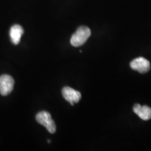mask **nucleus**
Instances as JSON below:
<instances>
[{"mask_svg":"<svg viewBox=\"0 0 151 151\" xmlns=\"http://www.w3.org/2000/svg\"><path fill=\"white\" fill-rule=\"evenodd\" d=\"M62 93L65 100H67L72 106L75 103H78L81 99V92L70 87H65L62 90Z\"/></svg>","mask_w":151,"mask_h":151,"instance_id":"5","label":"nucleus"},{"mask_svg":"<svg viewBox=\"0 0 151 151\" xmlns=\"http://www.w3.org/2000/svg\"><path fill=\"white\" fill-rule=\"evenodd\" d=\"M133 111L143 120L151 119V108L148 106H141L139 104H136L133 107Z\"/></svg>","mask_w":151,"mask_h":151,"instance_id":"6","label":"nucleus"},{"mask_svg":"<svg viewBox=\"0 0 151 151\" xmlns=\"http://www.w3.org/2000/svg\"><path fill=\"white\" fill-rule=\"evenodd\" d=\"M36 120L38 123L44 126L50 134H54L56 132V124L50 113L47 111H43L38 113L36 116Z\"/></svg>","mask_w":151,"mask_h":151,"instance_id":"2","label":"nucleus"},{"mask_svg":"<svg viewBox=\"0 0 151 151\" xmlns=\"http://www.w3.org/2000/svg\"><path fill=\"white\" fill-rule=\"evenodd\" d=\"M130 67L133 70L139 71L141 73H145L150 70V64L148 60L140 57L132 60L130 62Z\"/></svg>","mask_w":151,"mask_h":151,"instance_id":"4","label":"nucleus"},{"mask_svg":"<svg viewBox=\"0 0 151 151\" xmlns=\"http://www.w3.org/2000/svg\"><path fill=\"white\" fill-rule=\"evenodd\" d=\"M14 79L7 74L0 76V94L2 96H6L14 90Z\"/></svg>","mask_w":151,"mask_h":151,"instance_id":"3","label":"nucleus"},{"mask_svg":"<svg viewBox=\"0 0 151 151\" xmlns=\"http://www.w3.org/2000/svg\"><path fill=\"white\" fill-rule=\"evenodd\" d=\"M24 34V29L20 24H14L10 29V37L11 42L14 45H18L20 43L22 35Z\"/></svg>","mask_w":151,"mask_h":151,"instance_id":"7","label":"nucleus"},{"mask_svg":"<svg viewBox=\"0 0 151 151\" xmlns=\"http://www.w3.org/2000/svg\"><path fill=\"white\" fill-rule=\"evenodd\" d=\"M91 35V30L86 26H81L71 36L70 43L73 47L83 46Z\"/></svg>","mask_w":151,"mask_h":151,"instance_id":"1","label":"nucleus"}]
</instances>
